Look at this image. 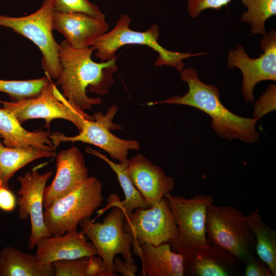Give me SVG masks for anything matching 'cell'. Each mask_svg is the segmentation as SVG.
I'll list each match as a JSON object with an SVG mask.
<instances>
[{"mask_svg": "<svg viewBox=\"0 0 276 276\" xmlns=\"http://www.w3.org/2000/svg\"><path fill=\"white\" fill-rule=\"evenodd\" d=\"M93 51L91 47L73 48L65 40L59 44L62 70L57 83L68 101L83 111L102 103L100 97H89L86 89L99 95L107 94L113 83L112 74L117 70L116 57L96 62L91 58Z\"/></svg>", "mask_w": 276, "mask_h": 276, "instance_id": "obj_1", "label": "cell"}, {"mask_svg": "<svg viewBox=\"0 0 276 276\" xmlns=\"http://www.w3.org/2000/svg\"><path fill=\"white\" fill-rule=\"evenodd\" d=\"M180 73L181 80L188 85V91L186 94L147 104L168 103L191 106L202 111L211 118L213 129L222 138L227 140L238 139L247 143L258 141L259 134L256 124L259 119L240 117L226 108L220 101L218 87L201 81L194 68H183Z\"/></svg>", "mask_w": 276, "mask_h": 276, "instance_id": "obj_2", "label": "cell"}, {"mask_svg": "<svg viewBox=\"0 0 276 276\" xmlns=\"http://www.w3.org/2000/svg\"><path fill=\"white\" fill-rule=\"evenodd\" d=\"M131 21L128 15L122 14L112 30L95 40L90 47L96 51L95 57L101 62H104L115 57L117 50L125 45H144L157 52L158 57L154 63V66H169L181 72L185 67L184 59L208 54L206 52L193 54L168 50L158 41L159 32L157 25H152L147 31L139 32L129 28Z\"/></svg>", "mask_w": 276, "mask_h": 276, "instance_id": "obj_3", "label": "cell"}, {"mask_svg": "<svg viewBox=\"0 0 276 276\" xmlns=\"http://www.w3.org/2000/svg\"><path fill=\"white\" fill-rule=\"evenodd\" d=\"M103 201L102 185L89 176L75 190L57 199L44 210L45 225L52 236L77 228L80 221L90 218Z\"/></svg>", "mask_w": 276, "mask_h": 276, "instance_id": "obj_4", "label": "cell"}, {"mask_svg": "<svg viewBox=\"0 0 276 276\" xmlns=\"http://www.w3.org/2000/svg\"><path fill=\"white\" fill-rule=\"evenodd\" d=\"M53 0H44L35 12L22 17L0 15V27L12 29L32 41L41 54V66L46 76L58 80L62 72L58 44L52 31Z\"/></svg>", "mask_w": 276, "mask_h": 276, "instance_id": "obj_5", "label": "cell"}, {"mask_svg": "<svg viewBox=\"0 0 276 276\" xmlns=\"http://www.w3.org/2000/svg\"><path fill=\"white\" fill-rule=\"evenodd\" d=\"M244 216L228 205L208 206L205 231L208 242L244 263L254 255L252 233L245 223Z\"/></svg>", "mask_w": 276, "mask_h": 276, "instance_id": "obj_6", "label": "cell"}, {"mask_svg": "<svg viewBox=\"0 0 276 276\" xmlns=\"http://www.w3.org/2000/svg\"><path fill=\"white\" fill-rule=\"evenodd\" d=\"M168 200L179 235L169 242L173 251L184 252L212 246L208 241L205 231L207 208L213 203L212 195L197 194L191 198L172 195H164Z\"/></svg>", "mask_w": 276, "mask_h": 276, "instance_id": "obj_7", "label": "cell"}, {"mask_svg": "<svg viewBox=\"0 0 276 276\" xmlns=\"http://www.w3.org/2000/svg\"><path fill=\"white\" fill-rule=\"evenodd\" d=\"M107 206L112 209L103 222H94L90 218H85L78 225L95 247L104 262L108 276H114L117 275L114 274L113 261L117 255L121 254L125 261L134 262L131 251L133 239L123 229L125 216L122 209L110 202Z\"/></svg>", "mask_w": 276, "mask_h": 276, "instance_id": "obj_8", "label": "cell"}, {"mask_svg": "<svg viewBox=\"0 0 276 276\" xmlns=\"http://www.w3.org/2000/svg\"><path fill=\"white\" fill-rule=\"evenodd\" d=\"M3 108L13 114L21 124L30 119H43L49 129L52 120L62 119L73 123L80 131L84 119L94 116L70 103L52 81L36 97L15 101L0 100Z\"/></svg>", "mask_w": 276, "mask_h": 276, "instance_id": "obj_9", "label": "cell"}, {"mask_svg": "<svg viewBox=\"0 0 276 276\" xmlns=\"http://www.w3.org/2000/svg\"><path fill=\"white\" fill-rule=\"evenodd\" d=\"M123 228L131 236L133 251L138 257L143 244L158 246L175 240L179 235L168 200L165 197L151 208L135 209L125 217Z\"/></svg>", "mask_w": 276, "mask_h": 276, "instance_id": "obj_10", "label": "cell"}, {"mask_svg": "<svg viewBox=\"0 0 276 276\" xmlns=\"http://www.w3.org/2000/svg\"><path fill=\"white\" fill-rule=\"evenodd\" d=\"M118 111L116 105L108 108L106 113L94 114V120L84 119L78 134L67 136L64 134L55 132L50 134L54 146L56 148L61 142H81L95 145L107 152L111 158L124 162L128 160L127 155L130 150H138L140 145L135 140H126L116 136L111 130L121 129V126L114 124L112 120Z\"/></svg>", "mask_w": 276, "mask_h": 276, "instance_id": "obj_11", "label": "cell"}, {"mask_svg": "<svg viewBox=\"0 0 276 276\" xmlns=\"http://www.w3.org/2000/svg\"><path fill=\"white\" fill-rule=\"evenodd\" d=\"M263 53L256 58L250 57L244 47L237 44L228 52L227 66L239 68L243 76L242 94L246 102L255 100L254 89L260 82L276 81V31L271 30L263 35L260 42Z\"/></svg>", "mask_w": 276, "mask_h": 276, "instance_id": "obj_12", "label": "cell"}, {"mask_svg": "<svg viewBox=\"0 0 276 276\" xmlns=\"http://www.w3.org/2000/svg\"><path fill=\"white\" fill-rule=\"evenodd\" d=\"M53 173L52 171H50L40 174L34 169L17 177L20 185L17 192L18 214L21 220L30 217L31 233L28 241L30 249L35 248L40 238L52 236L44 221L43 194L47 182Z\"/></svg>", "mask_w": 276, "mask_h": 276, "instance_id": "obj_13", "label": "cell"}, {"mask_svg": "<svg viewBox=\"0 0 276 276\" xmlns=\"http://www.w3.org/2000/svg\"><path fill=\"white\" fill-rule=\"evenodd\" d=\"M56 167L52 182L44 189V209L75 190L89 177L84 157L75 146L58 152L56 156Z\"/></svg>", "mask_w": 276, "mask_h": 276, "instance_id": "obj_14", "label": "cell"}, {"mask_svg": "<svg viewBox=\"0 0 276 276\" xmlns=\"http://www.w3.org/2000/svg\"><path fill=\"white\" fill-rule=\"evenodd\" d=\"M128 174L134 187L151 208L166 193L172 191L175 182L159 167L141 154L128 159Z\"/></svg>", "mask_w": 276, "mask_h": 276, "instance_id": "obj_15", "label": "cell"}, {"mask_svg": "<svg viewBox=\"0 0 276 276\" xmlns=\"http://www.w3.org/2000/svg\"><path fill=\"white\" fill-rule=\"evenodd\" d=\"M52 24L53 29L62 33L71 47L79 49L90 47L108 29L105 19L80 12H54Z\"/></svg>", "mask_w": 276, "mask_h": 276, "instance_id": "obj_16", "label": "cell"}, {"mask_svg": "<svg viewBox=\"0 0 276 276\" xmlns=\"http://www.w3.org/2000/svg\"><path fill=\"white\" fill-rule=\"evenodd\" d=\"M36 256L42 263L51 264L62 260L89 257L98 255L91 242L77 228L60 236L42 237L36 244Z\"/></svg>", "mask_w": 276, "mask_h": 276, "instance_id": "obj_17", "label": "cell"}, {"mask_svg": "<svg viewBox=\"0 0 276 276\" xmlns=\"http://www.w3.org/2000/svg\"><path fill=\"white\" fill-rule=\"evenodd\" d=\"M181 254L185 275L228 276L235 275L239 271V261L217 246L189 250Z\"/></svg>", "mask_w": 276, "mask_h": 276, "instance_id": "obj_18", "label": "cell"}, {"mask_svg": "<svg viewBox=\"0 0 276 276\" xmlns=\"http://www.w3.org/2000/svg\"><path fill=\"white\" fill-rule=\"evenodd\" d=\"M143 276L185 275L182 255L173 251L168 242L158 246L144 243L140 246Z\"/></svg>", "mask_w": 276, "mask_h": 276, "instance_id": "obj_19", "label": "cell"}, {"mask_svg": "<svg viewBox=\"0 0 276 276\" xmlns=\"http://www.w3.org/2000/svg\"><path fill=\"white\" fill-rule=\"evenodd\" d=\"M50 131L31 132L24 129L11 112L0 108V136L4 145L9 147H35L54 151Z\"/></svg>", "mask_w": 276, "mask_h": 276, "instance_id": "obj_20", "label": "cell"}, {"mask_svg": "<svg viewBox=\"0 0 276 276\" xmlns=\"http://www.w3.org/2000/svg\"><path fill=\"white\" fill-rule=\"evenodd\" d=\"M53 264L41 262L36 255L6 246L0 251V276H54Z\"/></svg>", "mask_w": 276, "mask_h": 276, "instance_id": "obj_21", "label": "cell"}, {"mask_svg": "<svg viewBox=\"0 0 276 276\" xmlns=\"http://www.w3.org/2000/svg\"><path fill=\"white\" fill-rule=\"evenodd\" d=\"M86 151L105 162L116 173L119 183L123 189L125 199L121 201L118 195L111 194L107 202L119 205L123 211L125 216H129L136 208L147 209L149 206L141 194L132 183L127 173L128 159L117 164L109 159L100 152L87 148Z\"/></svg>", "mask_w": 276, "mask_h": 276, "instance_id": "obj_22", "label": "cell"}, {"mask_svg": "<svg viewBox=\"0 0 276 276\" xmlns=\"http://www.w3.org/2000/svg\"><path fill=\"white\" fill-rule=\"evenodd\" d=\"M55 155L53 151L35 147H9L4 145L0 136V186L9 188L8 182L19 169L36 159Z\"/></svg>", "mask_w": 276, "mask_h": 276, "instance_id": "obj_23", "label": "cell"}, {"mask_svg": "<svg viewBox=\"0 0 276 276\" xmlns=\"http://www.w3.org/2000/svg\"><path fill=\"white\" fill-rule=\"evenodd\" d=\"M244 222L255 236V248L258 258L270 269L272 276L276 275V231L266 224L258 211L244 216Z\"/></svg>", "mask_w": 276, "mask_h": 276, "instance_id": "obj_24", "label": "cell"}, {"mask_svg": "<svg viewBox=\"0 0 276 276\" xmlns=\"http://www.w3.org/2000/svg\"><path fill=\"white\" fill-rule=\"evenodd\" d=\"M247 11L240 17V21L250 25L251 33L263 36L267 32L265 22L276 15V0H241Z\"/></svg>", "mask_w": 276, "mask_h": 276, "instance_id": "obj_25", "label": "cell"}, {"mask_svg": "<svg viewBox=\"0 0 276 276\" xmlns=\"http://www.w3.org/2000/svg\"><path fill=\"white\" fill-rule=\"evenodd\" d=\"M51 82L47 76L27 80L0 79V92L7 94L12 101L34 98Z\"/></svg>", "mask_w": 276, "mask_h": 276, "instance_id": "obj_26", "label": "cell"}, {"mask_svg": "<svg viewBox=\"0 0 276 276\" xmlns=\"http://www.w3.org/2000/svg\"><path fill=\"white\" fill-rule=\"evenodd\" d=\"M54 12L83 13L93 17L105 19L99 8L88 0H53Z\"/></svg>", "mask_w": 276, "mask_h": 276, "instance_id": "obj_27", "label": "cell"}, {"mask_svg": "<svg viewBox=\"0 0 276 276\" xmlns=\"http://www.w3.org/2000/svg\"><path fill=\"white\" fill-rule=\"evenodd\" d=\"M89 257L62 260L52 263L55 276H86Z\"/></svg>", "mask_w": 276, "mask_h": 276, "instance_id": "obj_28", "label": "cell"}, {"mask_svg": "<svg viewBox=\"0 0 276 276\" xmlns=\"http://www.w3.org/2000/svg\"><path fill=\"white\" fill-rule=\"evenodd\" d=\"M276 101V85L270 84L254 106L253 116L260 119L267 113L275 110Z\"/></svg>", "mask_w": 276, "mask_h": 276, "instance_id": "obj_29", "label": "cell"}, {"mask_svg": "<svg viewBox=\"0 0 276 276\" xmlns=\"http://www.w3.org/2000/svg\"><path fill=\"white\" fill-rule=\"evenodd\" d=\"M231 2V0H188L187 11L191 17L196 18L206 9L218 10Z\"/></svg>", "mask_w": 276, "mask_h": 276, "instance_id": "obj_30", "label": "cell"}, {"mask_svg": "<svg viewBox=\"0 0 276 276\" xmlns=\"http://www.w3.org/2000/svg\"><path fill=\"white\" fill-rule=\"evenodd\" d=\"M244 264L245 276H272L270 269L264 262L253 255Z\"/></svg>", "mask_w": 276, "mask_h": 276, "instance_id": "obj_31", "label": "cell"}, {"mask_svg": "<svg viewBox=\"0 0 276 276\" xmlns=\"http://www.w3.org/2000/svg\"><path fill=\"white\" fill-rule=\"evenodd\" d=\"M86 276H108L102 259L96 255L88 258Z\"/></svg>", "mask_w": 276, "mask_h": 276, "instance_id": "obj_32", "label": "cell"}, {"mask_svg": "<svg viewBox=\"0 0 276 276\" xmlns=\"http://www.w3.org/2000/svg\"><path fill=\"white\" fill-rule=\"evenodd\" d=\"M114 273L119 272L123 276H135L137 271L136 264L123 261L118 257H116L113 261Z\"/></svg>", "mask_w": 276, "mask_h": 276, "instance_id": "obj_33", "label": "cell"}, {"mask_svg": "<svg viewBox=\"0 0 276 276\" xmlns=\"http://www.w3.org/2000/svg\"><path fill=\"white\" fill-rule=\"evenodd\" d=\"M16 204L15 197L9 188L0 186V209L5 212H12Z\"/></svg>", "mask_w": 276, "mask_h": 276, "instance_id": "obj_34", "label": "cell"}]
</instances>
